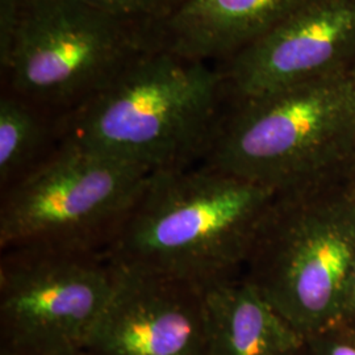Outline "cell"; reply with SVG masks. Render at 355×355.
I'll return each instance as SVG.
<instances>
[{"mask_svg": "<svg viewBox=\"0 0 355 355\" xmlns=\"http://www.w3.org/2000/svg\"><path fill=\"white\" fill-rule=\"evenodd\" d=\"M117 267L112 299L86 355H211L204 290Z\"/></svg>", "mask_w": 355, "mask_h": 355, "instance_id": "9", "label": "cell"}, {"mask_svg": "<svg viewBox=\"0 0 355 355\" xmlns=\"http://www.w3.org/2000/svg\"><path fill=\"white\" fill-rule=\"evenodd\" d=\"M312 0H170L158 46L184 58L228 61Z\"/></svg>", "mask_w": 355, "mask_h": 355, "instance_id": "10", "label": "cell"}, {"mask_svg": "<svg viewBox=\"0 0 355 355\" xmlns=\"http://www.w3.org/2000/svg\"><path fill=\"white\" fill-rule=\"evenodd\" d=\"M46 111L7 94L0 99V190L11 187L36 168L51 152Z\"/></svg>", "mask_w": 355, "mask_h": 355, "instance_id": "12", "label": "cell"}, {"mask_svg": "<svg viewBox=\"0 0 355 355\" xmlns=\"http://www.w3.org/2000/svg\"><path fill=\"white\" fill-rule=\"evenodd\" d=\"M350 180H352V184H353L355 191V164L353 168H352V171H350Z\"/></svg>", "mask_w": 355, "mask_h": 355, "instance_id": "18", "label": "cell"}, {"mask_svg": "<svg viewBox=\"0 0 355 355\" xmlns=\"http://www.w3.org/2000/svg\"><path fill=\"white\" fill-rule=\"evenodd\" d=\"M211 355H306L305 338L240 278L204 290Z\"/></svg>", "mask_w": 355, "mask_h": 355, "instance_id": "11", "label": "cell"}, {"mask_svg": "<svg viewBox=\"0 0 355 355\" xmlns=\"http://www.w3.org/2000/svg\"><path fill=\"white\" fill-rule=\"evenodd\" d=\"M277 193L204 164L153 174L107 255L202 290L240 278Z\"/></svg>", "mask_w": 355, "mask_h": 355, "instance_id": "2", "label": "cell"}, {"mask_svg": "<svg viewBox=\"0 0 355 355\" xmlns=\"http://www.w3.org/2000/svg\"><path fill=\"white\" fill-rule=\"evenodd\" d=\"M355 69V0H312L225 61L229 102Z\"/></svg>", "mask_w": 355, "mask_h": 355, "instance_id": "8", "label": "cell"}, {"mask_svg": "<svg viewBox=\"0 0 355 355\" xmlns=\"http://www.w3.org/2000/svg\"><path fill=\"white\" fill-rule=\"evenodd\" d=\"M227 101L221 70L157 45L57 125L61 140L157 174L203 162Z\"/></svg>", "mask_w": 355, "mask_h": 355, "instance_id": "1", "label": "cell"}, {"mask_svg": "<svg viewBox=\"0 0 355 355\" xmlns=\"http://www.w3.org/2000/svg\"><path fill=\"white\" fill-rule=\"evenodd\" d=\"M340 321L355 325V253L352 267H350V272H349V279H347L346 293L343 300V313H341Z\"/></svg>", "mask_w": 355, "mask_h": 355, "instance_id": "16", "label": "cell"}, {"mask_svg": "<svg viewBox=\"0 0 355 355\" xmlns=\"http://www.w3.org/2000/svg\"><path fill=\"white\" fill-rule=\"evenodd\" d=\"M204 165L271 190H292L352 171V73L229 102Z\"/></svg>", "mask_w": 355, "mask_h": 355, "instance_id": "3", "label": "cell"}, {"mask_svg": "<svg viewBox=\"0 0 355 355\" xmlns=\"http://www.w3.org/2000/svg\"><path fill=\"white\" fill-rule=\"evenodd\" d=\"M306 355H355V325L336 322L305 338Z\"/></svg>", "mask_w": 355, "mask_h": 355, "instance_id": "14", "label": "cell"}, {"mask_svg": "<svg viewBox=\"0 0 355 355\" xmlns=\"http://www.w3.org/2000/svg\"><path fill=\"white\" fill-rule=\"evenodd\" d=\"M0 355H19L17 353H15L13 350L11 349H8V347H4V346H1V349H0Z\"/></svg>", "mask_w": 355, "mask_h": 355, "instance_id": "17", "label": "cell"}, {"mask_svg": "<svg viewBox=\"0 0 355 355\" xmlns=\"http://www.w3.org/2000/svg\"><path fill=\"white\" fill-rule=\"evenodd\" d=\"M95 12L135 26L150 29L154 36L157 26L165 17L170 0H67Z\"/></svg>", "mask_w": 355, "mask_h": 355, "instance_id": "13", "label": "cell"}, {"mask_svg": "<svg viewBox=\"0 0 355 355\" xmlns=\"http://www.w3.org/2000/svg\"><path fill=\"white\" fill-rule=\"evenodd\" d=\"M71 355H86L83 352H80V353H76V354H71Z\"/></svg>", "mask_w": 355, "mask_h": 355, "instance_id": "20", "label": "cell"}, {"mask_svg": "<svg viewBox=\"0 0 355 355\" xmlns=\"http://www.w3.org/2000/svg\"><path fill=\"white\" fill-rule=\"evenodd\" d=\"M352 76H353V82H354V87H355V69L352 71Z\"/></svg>", "mask_w": 355, "mask_h": 355, "instance_id": "19", "label": "cell"}, {"mask_svg": "<svg viewBox=\"0 0 355 355\" xmlns=\"http://www.w3.org/2000/svg\"><path fill=\"white\" fill-rule=\"evenodd\" d=\"M21 0H0V61L4 69L8 62Z\"/></svg>", "mask_w": 355, "mask_h": 355, "instance_id": "15", "label": "cell"}, {"mask_svg": "<svg viewBox=\"0 0 355 355\" xmlns=\"http://www.w3.org/2000/svg\"><path fill=\"white\" fill-rule=\"evenodd\" d=\"M355 253L350 173L278 192L241 278L304 338L338 322Z\"/></svg>", "mask_w": 355, "mask_h": 355, "instance_id": "4", "label": "cell"}, {"mask_svg": "<svg viewBox=\"0 0 355 355\" xmlns=\"http://www.w3.org/2000/svg\"><path fill=\"white\" fill-rule=\"evenodd\" d=\"M116 282L117 267L107 253L3 252L1 346L19 355L83 352Z\"/></svg>", "mask_w": 355, "mask_h": 355, "instance_id": "7", "label": "cell"}, {"mask_svg": "<svg viewBox=\"0 0 355 355\" xmlns=\"http://www.w3.org/2000/svg\"><path fill=\"white\" fill-rule=\"evenodd\" d=\"M153 174L61 140L1 192L0 249L107 253Z\"/></svg>", "mask_w": 355, "mask_h": 355, "instance_id": "5", "label": "cell"}, {"mask_svg": "<svg viewBox=\"0 0 355 355\" xmlns=\"http://www.w3.org/2000/svg\"><path fill=\"white\" fill-rule=\"evenodd\" d=\"M157 45L150 29L76 3L21 0L3 70L11 94L46 112L64 111V116Z\"/></svg>", "mask_w": 355, "mask_h": 355, "instance_id": "6", "label": "cell"}]
</instances>
